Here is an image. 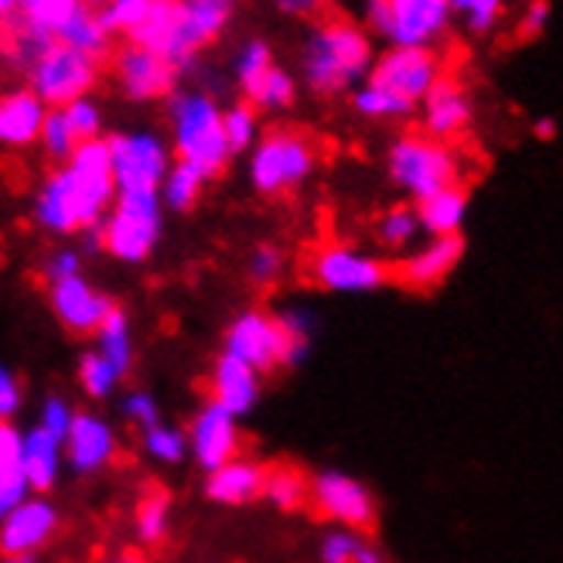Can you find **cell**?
<instances>
[{"mask_svg":"<svg viewBox=\"0 0 563 563\" xmlns=\"http://www.w3.org/2000/svg\"><path fill=\"white\" fill-rule=\"evenodd\" d=\"M113 198L117 188L110 172V147L103 137L86 141L55 175L45 178L35 198V219L55 236L86 233L107 219Z\"/></svg>","mask_w":563,"mask_h":563,"instance_id":"6da1fadb","label":"cell"},{"mask_svg":"<svg viewBox=\"0 0 563 563\" xmlns=\"http://www.w3.org/2000/svg\"><path fill=\"white\" fill-rule=\"evenodd\" d=\"M373 58L376 55L366 31L349 21H328L305 42L301 73L311 92L335 96L366 79Z\"/></svg>","mask_w":563,"mask_h":563,"instance_id":"7a4b0ae2","label":"cell"},{"mask_svg":"<svg viewBox=\"0 0 563 563\" xmlns=\"http://www.w3.org/2000/svg\"><path fill=\"white\" fill-rule=\"evenodd\" d=\"M168 117H172V137L175 154L181 164H191L206 178H216L229 164V147L222 137V113L209 92L185 89L168 96Z\"/></svg>","mask_w":563,"mask_h":563,"instance_id":"3957f363","label":"cell"},{"mask_svg":"<svg viewBox=\"0 0 563 563\" xmlns=\"http://www.w3.org/2000/svg\"><path fill=\"white\" fill-rule=\"evenodd\" d=\"M386 164H389V178L410 198H417V202L457 185V172H461L454 151L434 137H423V134H410V137L396 141L389 147Z\"/></svg>","mask_w":563,"mask_h":563,"instance_id":"277c9868","label":"cell"},{"mask_svg":"<svg viewBox=\"0 0 563 563\" xmlns=\"http://www.w3.org/2000/svg\"><path fill=\"white\" fill-rule=\"evenodd\" d=\"M314 164L318 151L301 130H271L267 137L253 144L250 181L260 195H284L308 181Z\"/></svg>","mask_w":563,"mask_h":563,"instance_id":"5b68a950","label":"cell"},{"mask_svg":"<svg viewBox=\"0 0 563 563\" xmlns=\"http://www.w3.org/2000/svg\"><path fill=\"white\" fill-rule=\"evenodd\" d=\"M366 14L393 48H430L451 24V0H369Z\"/></svg>","mask_w":563,"mask_h":563,"instance_id":"8992f818","label":"cell"},{"mask_svg":"<svg viewBox=\"0 0 563 563\" xmlns=\"http://www.w3.org/2000/svg\"><path fill=\"white\" fill-rule=\"evenodd\" d=\"M107 147L117 195H157L172 168L168 144L151 130H130V134H113Z\"/></svg>","mask_w":563,"mask_h":563,"instance_id":"52a82bcc","label":"cell"},{"mask_svg":"<svg viewBox=\"0 0 563 563\" xmlns=\"http://www.w3.org/2000/svg\"><path fill=\"white\" fill-rule=\"evenodd\" d=\"M99 79V65L76 48L52 42L27 69V89L35 92L48 110H62L89 96Z\"/></svg>","mask_w":563,"mask_h":563,"instance_id":"ba28073f","label":"cell"},{"mask_svg":"<svg viewBox=\"0 0 563 563\" xmlns=\"http://www.w3.org/2000/svg\"><path fill=\"white\" fill-rule=\"evenodd\" d=\"M161 236V195H117L103 219V250L123 263H144Z\"/></svg>","mask_w":563,"mask_h":563,"instance_id":"9c48e42d","label":"cell"},{"mask_svg":"<svg viewBox=\"0 0 563 563\" xmlns=\"http://www.w3.org/2000/svg\"><path fill=\"white\" fill-rule=\"evenodd\" d=\"M308 277L318 287L335 290V294H369V290H379L386 280H393L383 260L362 253L355 246H342V243L321 246L308 263Z\"/></svg>","mask_w":563,"mask_h":563,"instance_id":"30bf717a","label":"cell"},{"mask_svg":"<svg viewBox=\"0 0 563 563\" xmlns=\"http://www.w3.org/2000/svg\"><path fill=\"white\" fill-rule=\"evenodd\" d=\"M438 79H441V58L434 48H389L386 55L373 58L362 82L379 86L417 107Z\"/></svg>","mask_w":563,"mask_h":563,"instance_id":"8fae6325","label":"cell"},{"mask_svg":"<svg viewBox=\"0 0 563 563\" xmlns=\"http://www.w3.org/2000/svg\"><path fill=\"white\" fill-rule=\"evenodd\" d=\"M308 503L318 516L339 522L342 529H373L376 526V499L358 478L345 472H321L308 482Z\"/></svg>","mask_w":563,"mask_h":563,"instance_id":"7c38bea8","label":"cell"},{"mask_svg":"<svg viewBox=\"0 0 563 563\" xmlns=\"http://www.w3.org/2000/svg\"><path fill=\"white\" fill-rule=\"evenodd\" d=\"M126 38H130V45L168 58L172 65H178V69H185V65L195 58V52H202L191 35L178 0H151L147 14L141 18V24L130 31Z\"/></svg>","mask_w":563,"mask_h":563,"instance_id":"4fadbf2b","label":"cell"},{"mask_svg":"<svg viewBox=\"0 0 563 563\" xmlns=\"http://www.w3.org/2000/svg\"><path fill=\"white\" fill-rule=\"evenodd\" d=\"M225 355H233L253 373L287 369V339L274 314L267 311H243L225 328Z\"/></svg>","mask_w":563,"mask_h":563,"instance_id":"5bb4252c","label":"cell"},{"mask_svg":"<svg viewBox=\"0 0 563 563\" xmlns=\"http://www.w3.org/2000/svg\"><path fill=\"white\" fill-rule=\"evenodd\" d=\"M113 69H117V79H120V89L130 99H137V103H151V99L172 96L175 86H178V76H181V69H178V65H172L168 58L144 52V48L130 45V42L113 52Z\"/></svg>","mask_w":563,"mask_h":563,"instance_id":"9a60e30c","label":"cell"},{"mask_svg":"<svg viewBox=\"0 0 563 563\" xmlns=\"http://www.w3.org/2000/svg\"><path fill=\"white\" fill-rule=\"evenodd\" d=\"M58 529V512L48 499L35 495L0 519V553L4 556H35Z\"/></svg>","mask_w":563,"mask_h":563,"instance_id":"2e32d148","label":"cell"},{"mask_svg":"<svg viewBox=\"0 0 563 563\" xmlns=\"http://www.w3.org/2000/svg\"><path fill=\"white\" fill-rule=\"evenodd\" d=\"M55 318L73 331V335H96V328L117 308L103 290H96L82 274L48 284Z\"/></svg>","mask_w":563,"mask_h":563,"instance_id":"e0dca14e","label":"cell"},{"mask_svg":"<svg viewBox=\"0 0 563 563\" xmlns=\"http://www.w3.org/2000/svg\"><path fill=\"white\" fill-rule=\"evenodd\" d=\"M62 457L69 461V468L79 475L103 472L117 457V434L113 427L99 413H76L69 434L62 441Z\"/></svg>","mask_w":563,"mask_h":563,"instance_id":"ac0fdd59","label":"cell"},{"mask_svg":"<svg viewBox=\"0 0 563 563\" xmlns=\"http://www.w3.org/2000/svg\"><path fill=\"white\" fill-rule=\"evenodd\" d=\"M191 454L206 472H216L225 461L240 457V423L233 413H225L212 400L195 413L191 434H188Z\"/></svg>","mask_w":563,"mask_h":563,"instance_id":"d6986e66","label":"cell"},{"mask_svg":"<svg viewBox=\"0 0 563 563\" xmlns=\"http://www.w3.org/2000/svg\"><path fill=\"white\" fill-rule=\"evenodd\" d=\"M461 256H465V240L461 236H438V240H430L423 250H417L413 256L396 263V267L389 271V277H396L410 290H434L438 284H444L454 274Z\"/></svg>","mask_w":563,"mask_h":563,"instance_id":"ffe728a7","label":"cell"},{"mask_svg":"<svg viewBox=\"0 0 563 563\" xmlns=\"http://www.w3.org/2000/svg\"><path fill=\"white\" fill-rule=\"evenodd\" d=\"M423 103V126H427V137H434L441 144H448L451 137L465 134L468 123H472V99L468 92L461 89V82L454 79H438L430 86V92L420 99Z\"/></svg>","mask_w":563,"mask_h":563,"instance_id":"44dd1931","label":"cell"},{"mask_svg":"<svg viewBox=\"0 0 563 563\" xmlns=\"http://www.w3.org/2000/svg\"><path fill=\"white\" fill-rule=\"evenodd\" d=\"M260 400V373L233 355H219L212 366V404L233 417H246Z\"/></svg>","mask_w":563,"mask_h":563,"instance_id":"7402d4cb","label":"cell"},{"mask_svg":"<svg viewBox=\"0 0 563 563\" xmlns=\"http://www.w3.org/2000/svg\"><path fill=\"white\" fill-rule=\"evenodd\" d=\"M48 107L31 89H14L0 96V144L27 147L42 134Z\"/></svg>","mask_w":563,"mask_h":563,"instance_id":"603a6c76","label":"cell"},{"mask_svg":"<svg viewBox=\"0 0 563 563\" xmlns=\"http://www.w3.org/2000/svg\"><path fill=\"white\" fill-rule=\"evenodd\" d=\"M263 475H267V468L256 465V461L233 457V461H225V465H219L216 472H209L206 495L212 503H222V506L256 503L260 492H263Z\"/></svg>","mask_w":563,"mask_h":563,"instance_id":"cb8c5ba5","label":"cell"},{"mask_svg":"<svg viewBox=\"0 0 563 563\" xmlns=\"http://www.w3.org/2000/svg\"><path fill=\"white\" fill-rule=\"evenodd\" d=\"M62 441L45 434L42 427H31L21 434V472L31 492H48L62 472Z\"/></svg>","mask_w":563,"mask_h":563,"instance_id":"d4e9b609","label":"cell"},{"mask_svg":"<svg viewBox=\"0 0 563 563\" xmlns=\"http://www.w3.org/2000/svg\"><path fill=\"white\" fill-rule=\"evenodd\" d=\"M417 212V222L423 233L430 236H457L461 225H465V216H468V191L461 185H451L438 195L423 198V202L413 209Z\"/></svg>","mask_w":563,"mask_h":563,"instance_id":"484cf974","label":"cell"},{"mask_svg":"<svg viewBox=\"0 0 563 563\" xmlns=\"http://www.w3.org/2000/svg\"><path fill=\"white\" fill-rule=\"evenodd\" d=\"M27 482L21 472V430L0 423V519L27 499Z\"/></svg>","mask_w":563,"mask_h":563,"instance_id":"4316f807","label":"cell"},{"mask_svg":"<svg viewBox=\"0 0 563 563\" xmlns=\"http://www.w3.org/2000/svg\"><path fill=\"white\" fill-rule=\"evenodd\" d=\"M52 45V38H45L42 31L31 27L21 14H11V18H0V58L14 69H31V62H35L45 48Z\"/></svg>","mask_w":563,"mask_h":563,"instance_id":"83f0119b","label":"cell"},{"mask_svg":"<svg viewBox=\"0 0 563 563\" xmlns=\"http://www.w3.org/2000/svg\"><path fill=\"white\" fill-rule=\"evenodd\" d=\"M55 42L76 48L79 55L92 58L96 65L103 62L110 55V48H113V35L103 27V21H99V14L92 8H82L69 24L62 27V35Z\"/></svg>","mask_w":563,"mask_h":563,"instance_id":"f1b7e54d","label":"cell"},{"mask_svg":"<svg viewBox=\"0 0 563 563\" xmlns=\"http://www.w3.org/2000/svg\"><path fill=\"white\" fill-rule=\"evenodd\" d=\"M96 339H99V355H103L113 373L123 379L130 373V366H134V335H130V321L120 308H113L103 324L96 328Z\"/></svg>","mask_w":563,"mask_h":563,"instance_id":"f546056e","label":"cell"},{"mask_svg":"<svg viewBox=\"0 0 563 563\" xmlns=\"http://www.w3.org/2000/svg\"><path fill=\"white\" fill-rule=\"evenodd\" d=\"M185 21L191 27V35L198 42V48H206L209 42H216L222 35V27L229 24L236 11V0H178Z\"/></svg>","mask_w":563,"mask_h":563,"instance_id":"4dcf8cb0","label":"cell"},{"mask_svg":"<svg viewBox=\"0 0 563 563\" xmlns=\"http://www.w3.org/2000/svg\"><path fill=\"white\" fill-rule=\"evenodd\" d=\"M260 499H267L274 509L280 512H294L308 503V478L290 468V465H277V468H267L263 475V492Z\"/></svg>","mask_w":563,"mask_h":563,"instance_id":"1f68e13d","label":"cell"},{"mask_svg":"<svg viewBox=\"0 0 563 563\" xmlns=\"http://www.w3.org/2000/svg\"><path fill=\"white\" fill-rule=\"evenodd\" d=\"M82 8H86L82 0H21L18 14L35 31H42L45 38L55 42L62 35V27L69 24Z\"/></svg>","mask_w":563,"mask_h":563,"instance_id":"d6a6232c","label":"cell"},{"mask_svg":"<svg viewBox=\"0 0 563 563\" xmlns=\"http://www.w3.org/2000/svg\"><path fill=\"white\" fill-rule=\"evenodd\" d=\"M206 181H209V178H206L202 172H195L191 164L175 161L172 168H168V175H164V181H161L157 195H164V206H168V209H175V212H188V209H195L198 198H202Z\"/></svg>","mask_w":563,"mask_h":563,"instance_id":"836d02e7","label":"cell"},{"mask_svg":"<svg viewBox=\"0 0 563 563\" xmlns=\"http://www.w3.org/2000/svg\"><path fill=\"white\" fill-rule=\"evenodd\" d=\"M321 563H383L379 550L355 533V529H335V533H328L321 540V550H318Z\"/></svg>","mask_w":563,"mask_h":563,"instance_id":"e575fe53","label":"cell"},{"mask_svg":"<svg viewBox=\"0 0 563 563\" xmlns=\"http://www.w3.org/2000/svg\"><path fill=\"white\" fill-rule=\"evenodd\" d=\"M250 103L260 107V110H284L294 103V96H297V82L287 69H280V65H271L267 73H263L250 89Z\"/></svg>","mask_w":563,"mask_h":563,"instance_id":"d590c367","label":"cell"},{"mask_svg":"<svg viewBox=\"0 0 563 563\" xmlns=\"http://www.w3.org/2000/svg\"><path fill=\"white\" fill-rule=\"evenodd\" d=\"M352 103L362 117H369V120H396V117H410L417 110L413 103H407V99L393 96L379 86H369V82H362L355 89Z\"/></svg>","mask_w":563,"mask_h":563,"instance_id":"8d00e7d4","label":"cell"},{"mask_svg":"<svg viewBox=\"0 0 563 563\" xmlns=\"http://www.w3.org/2000/svg\"><path fill=\"white\" fill-rule=\"evenodd\" d=\"M168 526H172V499L168 492H151L141 499L137 506V537L144 543H161L168 537Z\"/></svg>","mask_w":563,"mask_h":563,"instance_id":"74e56055","label":"cell"},{"mask_svg":"<svg viewBox=\"0 0 563 563\" xmlns=\"http://www.w3.org/2000/svg\"><path fill=\"white\" fill-rule=\"evenodd\" d=\"M417 233H420V222H417V212L410 206H393L376 222V240L386 250H404V246H410L417 240Z\"/></svg>","mask_w":563,"mask_h":563,"instance_id":"f35d334b","label":"cell"},{"mask_svg":"<svg viewBox=\"0 0 563 563\" xmlns=\"http://www.w3.org/2000/svg\"><path fill=\"white\" fill-rule=\"evenodd\" d=\"M256 134H260V123H256V110L253 107L236 103V107H229L222 113V137H225L229 154L250 151L256 144Z\"/></svg>","mask_w":563,"mask_h":563,"instance_id":"ab89813d","label":"cell"},{"mask_svg":"<svg viewBox=\"0 0 563 563\" xmlns=\"http://www.w3.org/2000/svg\"><path fill=\"white\" fill-rule=\"evenodd\" d=\"M38 141H42L45 154H48L52 161H62V164L69 161L73 151L79 147L76 134H73V126H69V120H65L62 110H48V113H45V123H42Z\"/></svg>","mask_w":563,"mask_h":563,"instance_id":"60d3db41","label":"cell"},{"mask_svg":"<svg viewBox=\"0 0 563 563\" xmlns=\"http://www.w3.org/2000/svg\"><path fill=\"white\" fill-rule=\"evenodd\" d=\"M79 383L92 400H107V396H113L120 376L113 373V366L99 352H86L79 358Z\"/></svg>","mask_w":563,"mask_h":563,"instance_id":"b9f144b4","label":"cell"},{"mask_svg":"<svg viewBox=\"0 0 563 563\" xmlns=\"http://www.w3.org/2000/svg\"><path fill=\"white\" fill-rule=\"evenodd\" d=\"M144 451L154 461H161V465H178V461H185V454H188V438L175 427L157 423V427L144 430Z\"/></svg>","mask_w":563,"mask_h":563,"instance_id":"7bdbcfd3","label":"cell"},{"mask_svg":"<svg viewBox=\"0 0 563 563\" xmlns=\"http://www.w3.org/2000/svg\"><path fill=\"white\" fill-rule=\"evenodd\" d=\"M503 14V0H451V18H461L472 35H485Z\"/></svg>","mask_w":563,"mask_h":563,"instance_id":"ee69618b","label":"cell"},{"mask_svg":"<svg viewBox=\"0 0 563 563\" xmlns=\"http://www.w3.org/2000/svg\"><path fill=\"white\" fill-rule=\"evenodd\" d=\"M147 4L151 0H107L103 8H99V21H103V27L110 31V35H117V31H123V35H130L141 18L147 14Z\"/></svg>","mask_w":563,"mask_h":563,"instance_id":"f6af8a7d","label":"cell"},{"mask_svg":"<svg viewBox=\"0 0 563 563\" xmlns=\"http://www.w3.org/2000/svg\"><path fill=\"white\" fill-rule=\"evenodd\" d=\"M62 113H65V120H69L79 144L99 141V134H103V110H99L89 96L76 99V103H69V107H62Z\"/></svg>","mask_w":563,"mask_h":563,"instance_id":"bcb514c9","label":"cell"},{"mask_svg":"<svg viewBox=\"0 0 563 563\" xmlns=\"http://www.w3.org/2000/svg\"><path fill=\"white\" fill-rule=\"evenodd\" d=\"M274 65V55L267 48V42H246L236 55V79L243 89H250L263 73H267Z\"/></svg>","mask_w":563,"mask_h":563,"instance_id":"7dc6e473","label":"cell"},{"mask_svg":"<svg viewBox=\"0 0 563 563\" xmlns=\"http://www.w3.org/2000/svg\"><path fill=\"white\" fill-rule=\"evenodd\" d=\"M284 274V253L277 246H256L250 256V280L256 287H274Z\"/></svg>","mask_w":563,"mask_h":563,"instance_id":"c3c4849f","label":"cell"},{"mask_svg":"<svg viewBox=\"0 0 563 563\" xmlns=\"http://www.w3.org/2000/svg\"><path fill=\"white\" fill-rule=\"evenodd\" d=\"M73 417H76V410L65 404L62 396H48V400L42 404L38 427L45 430V434H52L55 441H65V434H69V427H73Z\"/></svg>","mask_w":563,"mask_h":563,"instance_id":"681fc988","label":"cell"},{"mask_svg":"<svg viewBox=\"0 0 563 563\" xmlns=\"http://www.w3.org/2000/svg\"><path fill=\"white\" fill-rule=\"evenodd\" d=\"M123 417L130 420V427H141V430H151L161 423V410H157V400L151 393H126Z\"/></svg>","mask_w":563,"mask_h":563,"instance_id":"f907efd6","label":"cell"},{"mask_svg":"<svg viewBox=\"0 0 563 563\" xmlns=\"http://www.w3.org/2000/svg\"><path fill=\"white\" fill-rule=\"evenodd\" d=\"M76 274H82V256H79L76 250H55V253H48L45 263H42V277H45V284L69 280V277H76Z\"/></svg>","mask_w":563,"mask_h":563,"instance_id":"816d5d0a","label":"cell"},{"mask_svg":"<svg viewBox=\"0 0 563 563\" xmlns=\"http://www.w3.org/2000/svg\"><path fill=\"white\" fill-rule=\"evenodd\" d=\"M18 410H21V383L8 366H0V423H11Z\"/></svg>","mask_w":563,"mask_h":563,"instance_id":"f5cc1de1","label":"cell"},{"mask_svg":"<svg viewBox=\"0 0 563 563\" xmlns=\"http://www.w3.org/2000/svg\"><path fill=\"white\" fill-rule=\"evenodd\" d=\"M550 21V0H529V8L522 14V35H540Z\"/></svg>","mask_w":563,"mask_h":563,"instance_id":"db71d44e","label":"cell"},{"mask_svg":"<svg viewBox=\"0 0 563 563\" xmlns=\"http://www.w3.org/2000/svg\"><path fill=\"white\" fill-rule=\"evenodd\" d=\"M321 4V0H280V8L287 11V14H308V11H314Z\"/></svg>","mask_w":563,"mask_h":563,"instance_id":"11a10c76","label":"cell"},{"mask_svg":"<svg viewBox=\"0 0 563 563\" xmlns=\"http://www.w3.org/2000/svg\"><path fill=\"white\" fill-rule=\"evenodd\" d=\"M18 4H21V0H0V18L18 14Z\"/></svg>","mask_w":563,"mask_h":563,"instance_id":"9f6ffc18","label":"cell"},{"mask_svg":"<svg viewBox=\"0 0 563 563\" xmlns=\"http://www.w3.org/2000/svg\"><path fill=\"white\" fill-rule=\"evenodd\" d=\"M110 563H144V556L141 553H117Z\"/></svg>","mask_w":563,"mask_h":563,"instance_id":"6f0895ef","label":"cell"},{"mask_svg":"<svg viewBox=\"0 0 563 563\" xmlns=\"http://www.w3.org/2000/svg\"><path fill=\"white\" fill-rule=\"evenodd\" d=\"M553 130H556L553 120H540V123H537V134H540V137H553Z\"/></svg>","mask_w":563,"mask_h":563,"instance_id":"680465c9","label":"cell"},{"mask_svg":"<svg viewBox=\"0 0 563 563\" xmlns=\"http://www.w3.org/2000/svg\"><path fill=\"white\" fill-rule=\"evenodd\" d=\"M4 563H38L35 556H4Z\"/></svg>","mask_w":563,"mask_h":563,"instance_id":"91938a15","label":"cell"},{"mask_svg":"<svg viewBox=\"0 0 563 563\" xmlns=\"http://www.w3.org/2000/svg\"><path fill=\"white\" fill-rule=\"evenodd\" d=\"M82 4H86V8H92V11H99V8L107 4V0H82Z\"/></svg>","mask_w":563,"mask_h":563,"instance_id":"94428289","label":"cell"}]
</instances>
